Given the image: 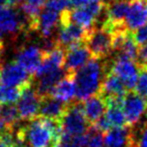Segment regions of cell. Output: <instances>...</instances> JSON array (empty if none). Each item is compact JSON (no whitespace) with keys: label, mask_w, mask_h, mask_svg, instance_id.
<instances>
[{"label":"cell","mask_w":147,"mask_h":147,"mask_svg":"<svg viewBox=\"0 0 147 147\" xmlns=\"http://www.w3.org/2000/svg\"><path fill=\"white\" fill-rule=\"evenodd\" d=\"M106 75V63L104 59H94L88 61L75 74L77 85V101L85 100L97 95Z\"/></svg>","instance_id":"1"},{"label":"cell","mask_w":147,"mask_h":147,"mask_svg":"<svg viewBox=\"0 0 147 147\" xmlns=\"http://www.w3.org/2000/svg\"><path fill=\"white\" fill-rule=\"evenodd\" d=\"M61 131L69 136H78L88 132L91 125L86 118L83 102L77 101L69 104V109L61 120Z\"/></svg>","instance_id":"2"},{"label":"cell","mask_w":147,"mask_h":147,"mask_svg":"<svg viewBox=\"0 0 147 147\" xmlns=\"http://www.w3.org/2000/svg\"><path fill=\"white\" fill-rule=\"evenodd\" d=\"M86 45L94 59H105L113 51L112 32L103 26H95L88 32Z\"/></svg>","instance_id":"3"},{"label":"cell","mask_w":147,"mask_h":147,"mask_svg":"<svg viewBox=\"0 0 147 147\" xmlns=\"http://www.w3.org/2000/svg\"><path fill=\"white\" fill-rule=\"evenodd\" d=\"M33 77L17 61H11L3 67L0 75V85L16 87L21 91L30 87L31 85H33Z\"/></svg>","instance_id":"4"},{"label":"cell","mask_w":147,"mask_h":147,"mask_svg":"<svg viewBox=\"0 0 147 147\" xmlns=\"http://www.w3.org/2000/svg\"><path fill=\"white\" fill-rule=\"evenodd\" d=\"M139 65L135 61L127 57L117 55L113 61L111 69H109L122 80L128 91H134L139 76Z\"/></svg>","instance_id":"5"},{"label":"cell","mask_w":147,"mask_h":147,"mask_svg":"<svg viewBox=\"0 0 147 147\" xmlns=\"http://www.w3.org/2000/svg\"><path fill=\"white\" fill-rule=\"evenodd\" d=\"M40 100V97L38 96L34 88V83L22 91L16 105L21 121L29 122L38 117Z\"/></svg>","instance_id":"6"},{"label":"cell","mask_w":147,"mask_h":147,"mask_svg":"<svg viewBox=\"0 0 147 147\" xmlns=\"http://www.w3.org/2000/svg\"><path fill=\"white\" fill-rule=\"evenodd\" d=\"M122 108L126 116L127 126L134 127L142 116H146L147 102L134 91H129L123 98Z\"/></svg>","instance_id":"7"},{"label":"cell","mask_w":147,"mask_h":147,"mask_svg":"<svg viewBox=\"0 0 147 147\" xmlns=\"http://www.w3.org/2000/svg\"><path fill=\"white\" fill-rule=\"evenodd\" d=\"M90 51L86 43H78L65 49V59L63 69L67 74H75L82 69L91 59Z\"/></svg>","instance_id":"8"},{"label":"cell","mask_w":147,"mask_h":147,"mask_svg":"<svg viewBox=\"0 0 147 147\" xmlns=\"http://www.w3.org/2000/svg\"><path fill=\"white\" fill-rule=\"evenodd\" d=\"M88 32L86 29L81 27L76 23L69 22L67 24L61 25L57 28V35L55 37L59 47L67 49L74 45L85 42Z\"/></svg>","instance_id":"9"},{"label":"cell","mask_w":147,"mask_h":147,"mask_svg":"<svg viewBox=\"0 0 147 147\" xmlns=\"http://www.w3.org/2000/svg\"><path fill=\"white\" fill-rule=\"evenodd\" d=\"M106 147H138L133 127H114L105 132Z\"/></svg>","instance_id":"10"},{"label":"cell","mask_w":147,"mask_h":147,"mask_svg":"<svg viewBox=\"0 0 147 147\" xmlns=\"http://www.w3.org/2000/svg\"><path fill=\"white\" fill-rule=\"evenodd\" d=\"M43 55H45V51L41 49L40 47L33 45H22L17 49L15 61H17L33 77L42 61Z\"/></svg>","instance_id":"11"},{"label":"cell","mask_w":147,"mask_h":147,"mask_svg":"<svg viewBox=\"0 0 147 147\" xmlns=\"http://www.w3.org/2000/svg\"><path fill=\"white\" fill-rule=\"evenodd\" d=\"M75 74L65 73V77L51 89L49 96L67 104L73 103L75 99H77V85Z\"/></svg>","instance_id":"12"},{"label":"cell","mask_w":147,"mask_h":147,"mask_svg":"<svg viewBox=\"0 0 147 147\" xmlns=\"http://www.w3.org/2000/svg\"><path fill=\"white\" fill-rule=\"evenodd\" d=\"M129 92L125 84L119 77H117L112 71H108L104 77L98 94L105 100L111 99H122Z\"/></svg>","instance_id":"13"},{"label":"cell","mask_w":147,"mask_h":147,"mask_svg":"<svg viewBox=\"0 0 147 147\" xmlns=\"http://www.w3.org/2000/svg\"><path fill=\"white\" fill-rule=\"evenodd\" d=\"M147 23V0H131L125 19V26L129 31H135Z\"/></svg>","instance_id":"14"},{"label":"cell","mask_w":147,"mask_h":147,"mask_svg":"<svg viewBox=\"0 0 147 147\" xmlns=\"http://www.w3.org/2000/svg\"><path fill=\"white\" fill-rule=\"evenodd\" d=\"M69 104L61 102L51 96L43 97L40 100L38 116L61 121L69 109Z\"/></svg>","instance_id":"15"},{"label":"cell","mask_w":147,"mask_h":147,"mask_svg":"<svg viewBox=\"0 0 147 147\" xmlns=\"http://www.w3.org/2000/svg\"><path fill=\"white\" fill-rule=\"evenodd\" d=\"M83 109L88 122L90 123V125H93L106 113V100L97 94L83 102Z\"/></svg>","instance_id":"16"},{"label":"cell","mask_w":147,"mask_h":147,"mask_svg":"<svg viewBox=\"0 0 147 147\" xmlns=\"http://www.w3.org/2000/svg\"><path fill=\"white\" fill-rule=\"evenodd\" d=\"M59 26V13L55 11L43 8L39 14L38 18V28L37 31L42 36V38L53 37V31Z\"/></svg>","instance_id":"17"},{"label":"cell","mask_w":147,"mask_h":147,"mask_svg":"<svg viewBox=\"0 0 147 147\" xmlns=\"http://www.w3.org/2000/svg\"><path fill=\"white\" fill-rule=\"evenodd\" d=\"M0 117L9 129L14 128L20 122V117L14 104H2L0 108Z\"/></svg>","instance_id":"18"},{"label":"cell","mask_w":147,"mask_h":147,"mask_svg":"<svg viewBox=\"0 0 147 147\" xmlns=\"http://www.w3.org/2000/svg\"><path fill=\"white\" fill-rule=\"evenodd\" d=\"M22 91L16 87H9L0 85V102L1 104H13L17 102Z\"/></svg>","instance_id":"19"},{"label":"cell","mask_w":147,"mask_h":147,"mask_svg":"<svg viewBox=\"0 0 147 147\" xmlns=\"http://www.w3.org/2000/svg\"><path fill=\"white\" fill-rule=\"evenodd\" d=\"M134 92L147 102V67H140Z\"/></svg>","instance_id":"20"},{"label":"cell","mask_w":147,"mask_h":147,"mask_svg":"<svg viewBox=\"0 0 147 147\" xmlns=\"http://www.w3.org/2000/svg\"><path fill=\"white\" fill-rule=\"evenodd\" d=\"M103 132L97 130L96 128L91 125L90 129L88 130L89 134V141L88 147H102L104 143V137L102 135Z\"/></svg>","instance_id":"21"},{"label":"cell","mask_w":147,"mask_h":147,"mask_svg":"<svg viewBox=\"0 0 147 147\" xmlns=\"http://www.w3.org/2000/svg\"><path fill=\"white\" fill-rule=\"evenodd\" d=\"M45 7L49 9V10L61 13L63 10L71 9V6L69 0H47V2Z\"/></svg>","instance_id":"22"},{"label":"cell","mask_w":147,"mask_h":147,"mask_svg":"<svg viewBox=\"0 0 147 147\" xmlns=\"http://www.w3.org/2000/svg\"><path fill=\"white\" fill-rule=\"evenodd\" d=\"M133 39H134L135 43L139 47H142V45H146L147 43V24L144 26L140 27L137 30H135L132 33Z\"/></svg>","instance_id":"23"},{"label":"cell","mask_w":147,"mask_h":147,"mask_svg":"<svg viewBox=\"0 0 147 147\" xmlns=\"http://www.w3.org/2000/svg\"><path fill=\"white\" fill-rule=\"evenodd\" d=\"M53 147H76L73 140V136L63 133V131L61 132L59 136L57 137V141L53 143Z\"/></svg>","instance_id":"24"},{"label":"cell","mask_w":147,"mask_h":147,"mask_svg":"<svg viewBox=\"0 0 147 147\" xmlns=\"http://www.w3.org/2000/svg\"><path fill=\"white\" fill-rule=\"evenodd\" d=\"M136 63L139 67H147V43L138 47Z\"/></svg>","instance_id":"25"},{"label":"cell","mask_w":147,"mask_h":147,"mask_svg":"<svg viewBox=\"0 0 147 147\" xmlns=\"http://www.w3.org/2000/svg\"><path fill=\"white\" fill-rule=\"evenodd\" d=\"M135 136L137 139V145L138 147H147V122L142 126L141 130L139 131V134L134 130Z\"/></svg>","instance_id":"26"},{"label":"cell","mask_w":147,"mask_h":147,"mask_svg":"<svg viewBox=\"0 0 147 147\" xmlns=\"http://www.w3.org/2000/svg\"><path fill=\"white\" fill-rule=\"evenodd\" d=\"M23 2L26 3L29 6L33 7V8H37L42 10L45 8V4H47V0H23Z\"/></svg>","instance_id":"27"},{"label":"cell","mask_w":147,"mask_h":147,"mask_svg":"<svg viewBox=\"0 0 147 147\" xmlns=\"http://www.w3.org/2000/svg\"><path fill=\"white\" fill-rule=\"evenodd\" d=\"M71 1V6L74 8H78V7H83L88 5L93 0H69Z\"/></svg>","instance_id":"28"},{"label":"cell","mask_w":147,"mask_h":147,"mask_svg":"<svg viewBox=\"0 0 147 147\" xmlns=\"http://www.w3.org/2000/svg\"><path fill=\"white\" fill-rule=\"evenodd\" d=\"M8 130H10V129L7 127V125L5 124V122L1 119V117H0V136H1L2 134H4L5 132H7Z\"/></svg>","instance_id":"29"},{"label":"cell","mask_w":147,"mask_h":147,"mask_svg":"<svg viewBox=\"0 0 147 147\" xmlns=\"http://www.w3.org/2000/svg\"><path fill=\"white\" fill-rule=\"evenodd\" d=\"M19 144H7V143L0 141V147H18Z\"/></svg>","instance_id":"30"},{"label":"cell","mask_w":147,"mask_h":147,"mask_svg":"<svg viewBox=\"0 0 147 147\" xmlns=\"http://www.w3.org/2000/svg\"><path fill=\"white\" fill-rule=\"evenodd\" d=\"M6 4H12L10 2V0H0V6L1 5H6Z\"/></svg>","instance_id":"31"},{"label":"cell","mask_w":147,"mask_h":147,"mask_svg":"<svg viewBox=\"0 0 147 147\" xmlns=\"http://www.w3.org/2000/svg\"><path fill=\"white\" fill-rule=\"evenodd\" d=\"M23 0H10V2L12 3V4H18V3L22 2Z\"/></svg>","instance_id":"32"},{"label":"cell","mask_w":147,"mask_h":147,"mask_svg":"<svg viewBox=\"0 0 147 147\" xmlns=\"http://www.w3.org/2000/svg\"><path fill=\"white\" fill-rule=\"evenodd\" d=\"M2 69H3V67H2V65H1V59H0V75H1V71H2Z\"/></svg>","instance_id":"33"},{"label":"cell","mask_w":147,"mask_h":147,"mask_svg":"<svg viewBox=\"0 0 147 147\" xmlns=\"http://www.w3.org/2000/svg\"><path fill=\"white\" fill-rule=\"evenodd\" d=\"M0 104H1V102H0Z\"/></svg>","instance_id":"34"}]
</instances>
